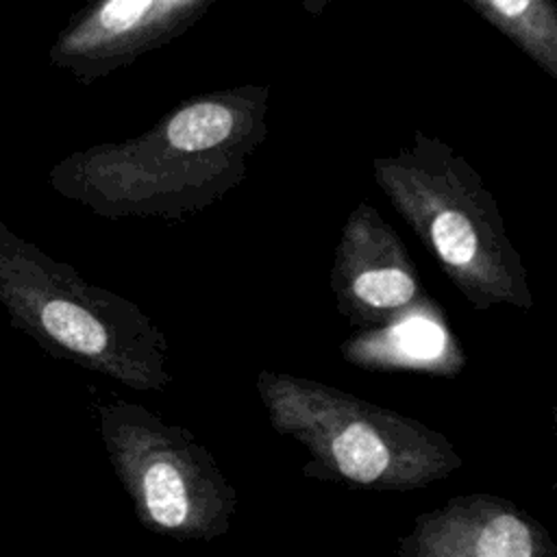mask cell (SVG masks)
<instances>
[{"mask_svg":"<svg viewBox=\"0 0 557 557\" xmlns=\"http://www.w3.org/2000/svg\"><path fill=\"white\" fill-rule=\"evenodd\" d=\"M268 85L181 100L141 135L74 150L48 170L50 187L107 220H181L220 202L268 137Z\"/></svg>","mask_w":557,"mask_h":557,"instance_id":"1","label":"cell"},{"mask_svg":"<svg viewBox=\"0 0 557 557\" xmlns=\"http://www.w3.org/2000/svg\"><path fill=\"white\" fill-rule=\"evenodd\" d=\"M372 176L472 309H533L522 255L492 191L446 141L413 131L409 146L372 159Z\"/></svg>","mask_w":557,"mask_h":557,"instance_id":"2","label":"cell"},{"mask_svg":"<svg viewBox=\"0 0 557 557\" xmlns=\"http://www.w3.org/2000/svg\"><path fill=\"white\" fill-rule=\"evenodd\" d=\"M0 305L44 352L137 392H163L168 339L128 298L85 281L0 220Z\"/></svg>","mask_w":557,"mask_h":557,"instance_id":"3","label":"cell"},{"mask_svg":"<svg viewBox=\"0 0 557 557\" xmlns=\"http://www.w3.org/2000/svg\"><path fill=\"white\" fill-rule=\"evenodd\" d=\"M255 387L270 426L307 450L309 479L411 492L463 466L444 433L339 387L274 370H261Z\"/></svg>","mask_w":557,"mask_h":557,"instance_id":"4","label":"cell"},{"mask_svg":"<svg viewBox=\"0 0 557 557\" xmlns=\"http://www.w3.org/2000/svg\"><path fill=\"white\" fill-rule=\"evenodd\" d=\"M100 437L135 516L150 533L211 542L231 529L237 492L196 435L148 407L98 403Z\"/></svg>","mask_w":557,"mask_h":557,"instance_id":"5","label":"cell"},{"mask_svg":"<svg viewBox=\"0 0 557 557\" xmlns=\"http://www.w3.org/2000/svg\"><path fill=\"white\" fill-rule=\"evenodd\" d=\"M329 285L339 315L357 331L383 329L437 305L405 242L370 202H359L348 213Z\"/></svg>","mask_w":557,"mask_h":557,"instance_id":"6","label":"cell"},{"mask_svg":"<svg viewBox=\"0 0 557 557\" xmlns=\"http://www.w3.org/2000/svg\"><path fill=\"white\" fill-rule=\"evenodd\" d=\"M218 0H89L59 33L48 57L91 85L196 26Z\"/></svg>","mask_w":557,"mask_h":557,"instance_id":"7","label":"cell"},{"mask_svg":"<svg viewBox=\"0 0 557 557\" xmlns=\"http://www.w3.org/2000/svg\"><path fill=\"white\" fill-rule=\"evenodd\" d=\"M398 557H555L548 529L518 503L474 492L416 516Z\"/></svg>","mask_w":557,"mask_h":557,"instance_id":"8","label":"cell"},{"mask_svg":"<svg viewBox=\"0 0 557 557\" xmlns=\"http://www.w3.org/2000/svg\"><path fill=\"white\" fill-rule=\"evenodd\" d=\"M342 355L368 370H411L440 376H455L466 363L440 305L383 329L359 331L342 344Z\"/></svg>","mask_w":557,"mask_h":557,"instance_id":"9","label":"cell"},{"mask_svg":"<svg viewBox=\"0 0 557 557\" xmlns=\"http://www.w3.org/2000/svg\"><path fill=\"white\" fill-rule=\"evenodd\" d=\"M548 78L557 81V2L555 0H463Z\"/></svg>","mask_w":557,"mask_h":557,"instance_id":"10","label":"cell"},{"mask_svg":"<svg viewBox=\"0 0 557 557\" xmlns=\"http://www.w3.org/2000/svg\"><path fill=\"white\" fill-rule=\"evenodd\" d=\"M329 2H331V0H300V7H302V11H305L307 15L320 17V15L326 11Z\"/></svg>","mask_w":557,"mask_h":557,"instance_id":"11","label":"cell"}]
</instances>
